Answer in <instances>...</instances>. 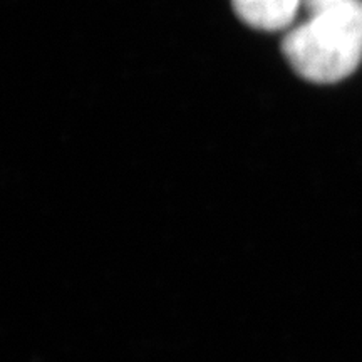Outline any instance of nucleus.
Instances as JSON below:
<instances>
[{"instance_id":"f03ea898","label":"nucleus","mask_w":362,"mask_h":362,"mask_svg":"<svg viewBox=\"0 0 362 362\" xmlns=\"http://www.w3.org/2000/svg\"><path fill=\"white\" fill-rule=\"evenodd\" d=\"M235 13L243 24L265 33H279L292 25L304 0H232Z\"/></svg>"},{"instance_id":"f257e3e1","label":"nucleus","mask_w":362,"mask_h":362,"mask_svg":"<svg viewBox=\"0 0 362 362\" xmlns=\"http://www.w3.org/2000/svg\"><path fill=\"white\" fill-rule=\"evenodd\" d=\"M282 54L297 76L314 84H336L362 62V0L310 13L282 40Z\"/></svg>"},{"instance_id":"7ed1b4c3","label":"nucleus","mask_w":362,"mask_h":362,"mask_svg":"<svg viewBox=\"0 0 362 362\" xmlns=\"http://www.w3.org/2000/svg\"><path fill=\"white\" fill-rule=\"evenodd\" d=\"M357 2V0H304V8L310 13L324 12L329 8H336L341 6H347V4Z\"/></svg>"}]
</instances>
